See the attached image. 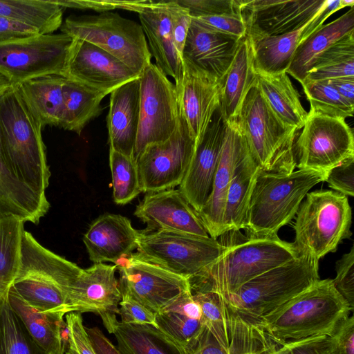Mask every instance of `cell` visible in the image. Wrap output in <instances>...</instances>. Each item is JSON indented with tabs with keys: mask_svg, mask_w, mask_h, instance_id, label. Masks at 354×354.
Masks as SVG:
<instances>
[{
	"mask_svg": "<svg viewBox=\"0 0 354 354\" xmlns=\"http://www.w3.org/2000/svg\"><path fill=\"white\" fill-rule=\"evenodd\" d=\"M217 240L221 254L189 279L192 293L212 292L225 297L252 279L299 256L293 243L278 235L252 237L239 230H230Z\"/></svg>",
	"mask_w": 354,
	"mask_h": 354,
	"instance_id": "obj_1",
	"label": "cell"
},
{
	"mask_svg": "<svg viewBox=\"0 0 354 354\" xmlns=\"http://www.w3.org/2000/svg\"><path fill=\"white\" fill-rule=\"evenodd\" d=\"M42 128L17 86L0 96V139L6 160L20 182L48 201L50 171Z\"/></svg>",
	"mask_w": 354,
	"mask_h": 354,
	"instance_id": "obj_2",
	"label": "cell"
},
{
	"mask_svg": "<svg viewBox=\"0 0 354 354\" xmlns=\"http://www.w3.org/2000/svg\"><path fill=\"white\" fill-rule=\"evenodd\" d=\"M353 312L333 280L319 279L256 324L266 335L283 344L317 335H330Z\"/></svg>",
	"mask_w": 354,
	"mask_h": 354,
	"instance_id": "obj_3",
	"label": "cell"
},
{
	"mask_svg": "<svg viewBox=\"0 0 354 354\" xmlns=\"http://www.w3.org/2000/svg\"><path fill=\"white\" fill-rule=\"evenodd\" d=\"M327 171L298 169L290 174L259 169L243 230L252 237L277 236L296 215L306 195L325 181Z\"/></svg>",
	"mask_w": 354,
	"mask_h": 354,
	"instance_id": "obj_4",
	"label": "cell"
},
{
	"mask_svg": "<svg viewBox=\"0 0 354 354\" xmlns=\"http://www.w3.org/2000/svg\"><path fill=\"white\" fill-rule=\"evenodd\" d=\"M318 270L319 261L301 255L252 279L223 299L233 313L256 324L318 281Z\"/></svg>",
	"mask_w": 354,
	"mask_h": 354,
	"instance_id": "obj_5",
	"label": "cell"
},
{
	"mask_svg": "<svg viewBox=\"0 0 354 354\" xmlns=\"http://www.w3.org/2000/svg\"><path fill=\"white\" fill-rule=\"evenodd\" d=\"M236 122L260 169L279 174L294 171L297 131L279 119L256 83L247 93Z\"/></svg>",
	"mask_w": 354,
	"mask_h": 354,
	"instance_id": "obj_6",
	"label": "cell"
},
{
	"mask_svg": "<svg viewBox=\"0 0 354 354\" xmlns=\"http://www.w3.org/2000/svg\"><path fill=\"white\" fill-rule=\"evenodd\" d=\"M293 244L299 256L319 261L352 233V212L348 197L320 189L308 192L296 214Z\"/></svg>",
	"mask_w": 354,
	"mask_h": 354,
	"instance_id": "obj_7",
	"label": "cell"
},
{
	"mask_svg": "<svg viewBox=\"0 0 354 354\" xmlns=\"http://www.w3.org/2000/svg\"><path fill=\"white\" fill-rule=\"evenodd\" d=\"M62 33L89 42L140 75L151 63V55L140 24L117 12L71 15L60 27Z\"/></svg>",
	"mask_w": 354,
	"mask_h": 354,
	"instance_id": "obj_8",
	"label": "cell"
},
{
	"mask_svg": "<svg viewBox=\"0 0 354 354\" xmlns=\"http://www.w3.org/2000/svg\"><path fill=\"white\" fill-rule=\"evenodd\" d=\"M73 39L64 33L38 34L0 43V73L13 86L48 76L64 77Z\"/></svg>",
	"mask_w": 354,
	"mask_h": 354,
	"instance_id": "obj_9",
	"label": "cell"
},
{
	"mask_svg": "<svg viewBox=\"0 0 354 354\" xmlns=\"http://www.w3.org/2000/svg\"><path fill=\"white\" fill-rule=\"evenodd\" d=\"M137 253L143 259L178 275L194 277L221 254L217 239L169 232H138Z\"/></svg>",
	"mask_w": 354,
	"mask_h": 354,
	"instance_id": "obj_10",
	"label": "cell"
},
{
	"mask_svg": "<svg viewBox=\"0 0 354 354\" xmlns=\"http://www.w3.org/2000/svg\"><path fill=\"white\" fill-rule=\"evenodd\" d=\"M139 124L135 160L149 145L167 140L176 130L179 110L175 84L152 62L140 73Z\"/></svg>",
	"mask_w": 354,
	"mask_h": 354,
	"instance_id": "obj_11",
	"label": "cell"
},
{
	"mask_svg": "<svg viewBox=\"0 0 354 354\" xmlns=\"http://www.w3.org/2000/svg\"><path fill=\"white\" fill-rule=\"evenodd\" d=\"M295 149L299 169L328 171L354 158L353 131L344 119L310 111Z\"/></svg>",
	"mask_w": 354,
	"mask_h": 354,
	"instance_id": "obj_12",
	"label": "cell"
},
{
	"mask_svg": "<svg viewBox=\"0 0 354 354\" xmlns=\"http://www.w3.org/2000/svg\"><path fill=\"white\" fill-rule=\"evenodd\" d=\"M195 144L179 111L178 125L173 134L163 142L148 145L136 160L142 192H157L180 185L191 162Z\"/></svg>",
	"mask_w": 354,
	"mask_h": 354,
	"instance_id": "obj_13",
	"label": "cell"
},
{
	"mask_svg": "<svg viewBox=\"0 0 354 354\" xmlns=\"http://www.w3.org/2000/svg\"><path fill=\"white\" fill-rule=\"evenodd\" d=\"M120 272L122 296H127L151 311L160 313L182 293L191 290L189 279L132 253L115 264Z\"/></svg>",
	"mask_w": 354,
	"mask_h": 354,
	"instance_id": "obj_14",
	"label": "cell"
},
{
	"mask_svg": "<svg viewBox=\"0 0 354 354\" xmlns=\"http://www.w3.org/2000/svg\"><path fill=\"white\" fill-rule=\"evenodd\" d=\"M117 266L94 263L82 269L66 295L69 313H93L100 316L106 330L112 332L118 324L122 293L115 276Z\"/></svg>",
	"mask_w": 354,
	"mask_h": 354,
	"instance_id": "obj_15",
	"label": "cell"
},
{
	"mask_svg": "<svg viewBox=\"0 0 354 354\" xmlns=\"http://www.w3.org/2000/svg\"><path fill=\"white\" fill-rule=\"evenodd\" d=\"M328 0H241L247 36H276L299 30L326 6Z\"/></svg>",
	"mask_w": 354,
	"mask_h": 354,
	"instance_id": "obj_16",
	"label": "cell"
},
{
	"mask_svg": "<svg viewBox=\"0 0 354 354\" xmlns=\"http://www.w3.org/2000/svg\"><path fill=\"white\" fill-rule=\"evenodd\" d=\"M139 76L99 47L82 39H73L67 57L64 77L108 95Z\"/></svg>",
	"mask_w": 354,
	"mask_h": 354,
	"instance_id": "obj_17",
	"label": "cell"
},
{
	"mask_svg": "<svg viewBox=\"0 0 354 354\" xmlns=\"http://www.w3.org/2000/svg\"><path fill=\"white\" fill-rule=\"evenodd\" d=\"M226 122L219 107L203 135L196 141L194 151L179 190L197 213L212 190L214 176L220 159Z\"/></svg>",
	"mask_w": 354,
	"mask_h": 354,
	"instance_id": "obj_18",
	"label": "cell"
},
{
	"mask_svg": "<svg viewBox=\"0 0 354 354\" xmlns=\"http://www.w3.org/2000/svg\"><path fill=\"white\" fill-rule=\"evenodd\" d=\"M353 6V1L328 0L325 8L297 30L276 36L246 35L250 41L257 73L271 75L286 73L299 43L334 12Z\"/></svg>",
	"mask_w": 354,
	"mask_h": 354,
	"instance_id": "obj_19",
	"label": "cell"
},
{
	"mask_svg": "<svg viewBox=\"0 0 354 354\" xmlns=\"http://www.w3.org/2000/svg\"><path fill=\"white\" fill-rule=\"evenodd\" d=\"M134 215L147 224L145 232L169 231L209 236L198 213L179 189L147 193Z\"/></svg>",
	"mask_w": 354,
	"mask_h": 354,
	"instance_id": "obj_20",
	"label": "cell"
},
{
	"mask_svg": "<svg viewBox=\"0 0 354 354\" xmlns=\"http://www.w3.org/2000/svg\"><path fill=\"white\" fill-rule=\"evenodd\" d=\"M247 147L236 120L226 123L223 145L216 169L211 193L198 213L209 236L224 233L223 216L227 194L236 166Z\"/></svg>",
	"mask_w": 354,
	"mask_h": 354,
	"instance_id": "obj_21",
	"label": "cell"
},
{
	"mask_svg": "<svg viewBox=\"0 0 354 354\" xmlns=\"http://www.w3.org/2000/svg\"><path fill=\"white\" fill-rule=\"evenodd\" d=\"M241 39L214 30L192 18L183 50V63L221 82L233 61Z\"/></svg>",
	"mask_w": 354,
	"mask_h": 354,
	"instance_id": "obj_22",
	"label": "cell"
},
{
	"mask_svg": "<svg viewBox=\"0 0 354 354\" xmlns=\"http://www.w3.org/2000/svg\"><path fill=\"white\" fill-rule=\"evenodd\" d=\"M178 109L198 140L220 104V82L216 77L183 63L181 84L176 86Z\"/></svg>",
	"mask_w": 354,
	"mask_h": 354,
	"instance_id": "obj_23",
	"label": "cell"
},
{
	"mask_svg": "<svg viewBox=\"0 0 354 354\" xmlns=\"http://www.w3.org/2000/svg\"><path fill=\"white\" fill-rule=\"evenodd\" d=\"M168 1H147L138 13L156 66L179 86L183 77V63L174 42Z\"/></svg>",
	"mask_w": 354,
	"mask_h": 354,
	"instance_id": "obj_24",
	"label": "cell"
},
{
	"mask_svg": "<svg viewBox=\"0 0 354 354\" xmlns=\"http://www.w3.org/2000/svg\"><path fill=\"white\" fill-rule=\"evenodd\" d=\"M138 234L127 217L104 214L90 225L83 242L94 263L109 261L115 264L137 249Z\"/></svg>",
	"mask_w": 354,
	"mask_h": 354,
	"instance_id": "obj_25",
	"label": "cell"
},
{
	"mask_svg": "<svg viewBox=\"0 0 354 354\" xmlns=\"http://www.w3.org/2000/svg\"><path fill=\"white\" fill-rule=\"evenodd\" d=\"M139 114L138 77L121 85L110 93L109 111L106 118L109 149L133 157Z\"/></svg>",
	"mask_w": 354,
	"mask_h": 354,
	"instance_id": "obj_26",
	"label": "cell"
},
{
	"mask_svg": "<svg viewBox=\"0 0 354 354\" xmlns=\"http://www.w3.org/2000/svg\"><path fill=\"white\" fill-rule=\"evenodd\" d=\"M8 303L33 341L46 354H65L68 330L64 317L46 313L26 301L11 286Z\"/></svg>",
	"mask_w": 354,
	"mask_h": 354,
	"instance_id": "obj_27",
	"label": "cell"
},
{
	"mask_svg": "<svg viewBox=\"0 0 354 354\" xmlns=\"http://www.w3.org/2000/svg\"><path fill=\"white\" fill-rule=\"evenodd\" d=\"M250 41L245 35L237 48L233 61L220 82L221 115L226 123L237 119L247 93L257 82Z\"/></svg>",
	"mask_w": 354,
	"mask_h": 354,
	"instance_id": "obj_28",
	"label": "cell"
},
{
	"mask_svg": "<svg viewBox=\"0 0 354 354\" xmlns=\"http://www.w3.org/2000/svg\"><path fill=\"white\" fill-rule=\"evenodd\" d=\"M351 32H354V6L306 37L298 45L286 73L301 84L319 56L342 37Z\"/></svg>",
	"mask_w": 354,
	"mask_h": 354,
	"instance_id": "obj_29",
	"label": "cell"
},
{
	"mask_svg": "<svg viewBox=\"0 0 354 354\" xmlns=\"http://www.w3.org/2000/svg\"><path fill=\"white\" fill-rule=\"evenodd\" d=\"M50 203L20 182L9 165L0 139V216L15 215L37 224Z\"/></svg>",
	"mask_w": 354,
	"mask_h": 354,
	"instance_id": "obj_30",
	"label": "cell"
},
{
	"mask_svg": "<svg viewBox=\"0 0 354 354\" xmlns=\"http://www.w3.org/2000/svg\"><path fill=\"white\" fill-rule=\"evenodd\" d=\"M65 80L66 77L61 75H48L28 80L17 86L42 127H61Z\"/></svg>",
	"mask_w": 354,
	"mask_h": 354,
	"instance_id": "obj_31",
	"label": "cell"
},
{
	"mask_svg": "<svg viewBox=\"0 0 354 354\" xmlns=\"http://www.w3.org/2000/svg\"><path fill=\"white\" fill-rule=\"evenodd\" d=\"M257 74L256 86L279 119L297 131L302 129L308 113L288 73Z\"/></svg>",
	"mask_w": 354,
	"mask_h": 354,
	"instance_id": "obj_32",
	"label": "cell"
},
{
	"mask_svg": "<svg viewBox=\"0 0 354 354\" xmlns=\"http://www.w3.org/2000/svg\"><path fill=\"white\" fill-rule=\"evenodd\" d=\"M259 169L247 145L236 166L227 194L223 216L224 232L243 228Z\"/></svg>",
	"mask_w": 354,
	"mask_h": 354,
	"instance_id": "obj_33",
	"label": "cell"
},
{
	"mask_svg": "<svg viewBox=\"0 0 354 354\" xmlns=\"http://www.w3.org/2000/svg\"><path fill=\"white\" fill-rule=\"evenodd\" d=\"M63 93L60 128L80 135L85 126L101 113V102L107 94L67 78Z\"/></svg>",
	"mask_w": 354,
	"mask_h": 354,
	"instance_id": "obj_34",
	"label": "cell"
},
{
	"mask_svg": "<svg viewBox=\"0 0 354 354\" xmlns=\"http://www.w3.org/2000/svg\"><path fill=\"white\" fill-rule=\"evenodd\" d=\"M0 16L53 34L62 24L63 8L54 0H0Z\"/></svg>",
	"mask_w": 354,
	"mask_h": 354,
	"instance_id": "obj_35",
	"label": "cell"
},
{
	"mask_svg": "<svg viewBox=\"0 0 354 354\" xmlns=\"http://www.w3.org/2000/svg\"><path fill=\"white\" fill-rule=\"evenodd\" d=\"M25 223L17 216H0V302L8 300L19 272Z\"/></svg>",
	"mask_w": 354,
	"mask_h": 354,
	"instance_id": "obj_36",
	"label": "cell"
},
{
	"mask_svg": "<svg viewBox=\"0 0 354 354\" xmlns=\"http://www.w3.org/2000/svg\"><path fill=\"white\" fill-rule=\"evenodd\" d=\"M112 334L122 354H180L158 329L149 325L118 322Z\"/></svg>",
	"mask_w": 354,
	"mask_h": 354,
	"instance_id": "obj_37",
	"label": "cell"
},
{
	"mask_svg": "<svg viewBox=\"0 0 354 354\" xmlns=\"http://www.w3.org/2000/svg\"><path fill=\"white\" fill-rule=\"evenodd\" d=\"M12 286L30 304L46 313L62 317L68 313L63 292L39 274L18 272Z\"/></svg>",
	"mask_w": 354,
	"mask_h": 354,
	"instance_id": "obj_38",
	"label": "cell"
},
{
	"mask_svg": "<svg viewBox=\"0 0 354 354\" xmlns=\"http://www.w3.org/2000/svg\"><path fill=\"white\" fill-rule=\"evenodd\" d=\"M342 77H354V32L342 37L324 51L304 81Z\"/></svg>",
	"mask_w": 354,
	"mask_h": 354,
	"instance_id": "obj_39",
	"label": "cell"
},
{
	"mask_svg": "<svg viewBox=\"0 0 354 354\" xmlns=\"http://www.w3.org/2000/svg\"><path fill=\"white\" fill-rule=\"evenodd\" d=\"M156 329L180 354H192L205 328L201 319L173 312L156 313Z\"/></svg>",
	"mask_w": 354,
	"mask_h": 354,
	"instance_id": "obj_40",
	"label": "cell"
},
{
	"mask_svg": "<svg viewBox=\"0 0 354 354\" xmlns=\"http://www.w3.org/2000/svg\"><path fill=\"white\" fill-rule=\"evenodd\" d=\"M0 354H46L29 335L8 300L0 302Z\"/></svg>",
	"mask_w": 354,
	"mask_h": 354,
	"instance_id": "obj_41",
	"label": "cell"
},
{
	"mask_svg": "<svg viewBox=\"0 0 354 354\" xmlns=\"http://www.w3.org/2000/svg\"><path fill=\"white\" fill-rule=\"evenodd\" d=\"M109 165L114 202L126 205L142 192L136 160L109 149Z\"/></svg>",
	"mask_w": 354,
	"mask_h": 354,
	"instance_id": "obj_42",
	"label": "cell"
},
{
	"mask_svg": "<svg viewBox=\"0 0 354 354\" xmlns=\"http://www.w3.org/2000/svg\"><path fill=\"white\" fill-rule=\"evenodd\" d=\"M301 84L310 102V111L344 120L353 116L354 104L342 96L326 80L304 81Z\"/></svg>",
	"mask_w": 354,
	"mask_h": 354,
	"instance_id": "obj_43",
	"label": "cell"
},
{
	"mask_svg": "<svg viewBox=\"0 0 354 354\" xmlns=\"http://www.w3.org/2000/svg\"><path fill=\"white\" fill-rule=\"evenodd\" d=\"M266 337L264 333H260L227 344L218 341L205 328L192 354H236L266 345L269 341Z\"/></svg>",
	"mask_w": 354,
	"mask_h": 354,
	"instance_id": "obj_44",
	"label": "cell"
},
{
	"mask_svg": "<svg viewBox=\"0 0 354 354\" xmlns=\"http://www.w3.org/2000/svg\"><path fill=\"white\" fill-rule=\"evenodd\" d=\"M192 18L223 15H241V0H177Z\"/></svg>",
	"mask_w": 354,
	"mask_h": 354,
	"instance_id": "obj_45",
	"label": "cell"
},
{
	"mask_svg": "<svg viewBox=\"0 0 354 354\" xmlns=\"http://www.w3.org/2000/svg\"><path fill=\"white\" fill-rule=\"evenodd\" d=\"M354 245L336 262V276L333 280L338 292L349 307L354 309Z\"/></svg>",
	"mask_w": 354,
	"mask_h": 354,
	"instance_id": "obj_46",
	"label": "cell"
},
{
	"mask_svg": "<svg viewBox=\"0 0 354 354\" xmlns=\"http://www.w3.org/2000/svg\"><path fill=\"white\" fill-rule=\"evenodd\" d=\"M65 319L68 330V346L65 354H96L83 324L81 313H67Z\"/></svg>",
	"mask_w": 354,
	"mask_h": 354,
	"instance_id": "obj_47",
	"label": "cell"
},
{
	"mask_svg": "<svg viewBox=\"0 0 354 354\" xmlns=\"http://www.w3.org/2000/svg\"><path fill=\"white\" fill-rule=\"evenodd\" d=\"M168 11L174 45L182 59L183 50L192 17L189 10L180 6L176 1H168Z\"/></svg>",
	"mask_w": 354,
	"mask_h": 354,
	"instance_id": "obj_48",
	"label": "cell"
},
{
	"mask_svg": "<svg viewBox=\"0 0 354 354\" xmlns=\"http://www.w3.org/2000/svg\"><path fill=\"white\" fill-rule=\"evenodd\" d=\"M354 158L328 170L325 181L330 188L346 196H354Z\"/></svg>",
	"mask_w": 354,
	"mask_h": 354,
	"instance_id": "obj_49",
	"label": "cell"
},
{
	"mask_svg": "<svg viewBox=\"0 0 354 354\" xmlns=\"http://www.w3.org/2000/svg\"><path fill=\"white\" fill-rule=\"evenodd\" d=\"M123 324L149 325L157 328L156 314L127 297L122 296L119 314Z\"/></svg>",
	"mask_w": 354,
	"mask_h": 354,
	"instance_id": "obj_50",
	"label": "cell"
},
{
	"mask_svg": "<svg viewBox=\"0 0 354 354\" xmlns=\"http://www.w3.org/2000/svg\"><path fill=\"white\" fill-rule=\"evenodd\" d=\"M328 354H354V317L346 316L330 335Z\"/></svg>",
	"mask_w": 354,
	"mask_h": 354,
	"instance_id": "obj_51",
	"label": "cell"
},
{
	"mask_svg": "<svg viewBox=\"0 0 354 354\" xmlns=\"http://www.w3.org/2000/svg\"><path fill=\"white\" fill-rule=\"evenodd\" d=\"M195 19L205 26L227 35L243 38L247 33L246 26L241 15H223Z\"/></svg>",
	"mask_w": 354,
	"mask_h": 354,
	"instance_id": "obj_52",
	"label": "cell"
},
{
	"mask_svg": "<svg viewBox=\"0 0 354 354\" xmlns=\"http://www.w3.org/2000/svg\"><path fill=\"white\" fill-rule=\"evenodd\" d=\"M291 354H328L330 335H317L284 342Z\"/></svg>",
	"mask_w": 354,
	"mask_h": 354,
	"instance_id": "obj_53",
	"label": "cell"
},
{
	"mask_svg": "<svg viewBox=\"0 0 354 354\" xmlns=\"http://www.w3.org/2000/svg\"><path fill=\"white\" fill-rule=\"evenodd\" d=\"M160 312H173L196 319H201L202 316L201 306L194 299L191 290L180 295Z\"/></svg>",
	"mask_w": 354,
	"mask_h": 354,
	"instance_id": "obj_54",
	"label": "cell"
},
{
	"mask_svg": "<svg viewBox=\"0 0 354 354\" xmlns=\"http://www.w3.org/2000/svg\"><path fill=\"white\" fill-rule=\"evenodd\" d=\"M39 34L35 29L0 16V43Z\"/></svg>",
	"mask_w": 354,
	"mask_h": 354,
	"instance_id": "obj_55",
	"label": "cell"
},
{
	"mask_svg": "<svg viewBox=\"0 0 354 354\" xmlns=\"http://www.w3.org/2000/svg\"><path fill=\"white\" fill-rule=\"evenodd\" d=\"M85 329L96 354H122L98 327L85 326Z\"/></svg>",
	"mask_w": 354,
	"mask_h": 354,
	"instance_id": "obj_56",
	"label": "cell"
},
{
	"mask_svg": "<svg viewBox=\"0 0 354 354\" xmlns=\"http://www.w3.org/2000/svg\"><path fill=\"white\" fill-rule=\"evenodd\" d=\"M62 8L91 9L97 12L115 9V1L54 0Z\"/></svg>",
	"mask_w": 354,
	"mask_h": 354,
	"instance_id": "obj_57",
	"label": "cell"
},
{
	"mask_svg": "<svg viewBox=\"0 0 354 354\" xmlns=\"http://www.w3.org/2000/svg\"><path fill=\"white\" fill-rule=\"evenodd\" d=\"M326 81L342 96L354 104V77H337Z\"/></svg>",
	"mask_w": 354,
	"mask_h": 354,
	"instance_id": "obj_58",
	"label": "cell"
},
{
	"mask_svg": "<svg viewBox=\"0 0 354 354\" xmlns=\"http://www.w3.org/2000/svg\"><path fill=\"white\" fill-rule=\"evenodd\" d=\"M274 349V346L271 345L270 343H268L263 346L241 352L236 354H272Z\"/></svg>",
	"mask_w": 354,
	"mask_h": 354,
	"instance_id": "obj_59",
	"label": "cell"
},
{
	"mask_svg": "<svg viewBox=\"0 0 354 354\" xmlns=\"http://www.w3.org/2000/svg\"><path fill=\"white\" fill-rule=\"evenodd\" d=\"M12 86L10 81L0 73V96Z\"/></svg>",
	"mask_w": 354,
	"mask_h": 354,
	"instance_id": "obj_60",
	"label": "cell"
},
{
	"mask_svg": "<svg viewBox=\"0 0 354 354\" xmlns=\"http://www.w3.org/2000/svg\"><path fill=\"white\" fill-rule=\"evenodd\" d=\"M281 346L278 349H274L272 354H291L290 349L286 343L281 344Z\"/></svg>",
	"mask_w": 354,
	"mask_h": 354,
	"instance_id": "obj_61",
	"label": "cell"
}]
</instances>
